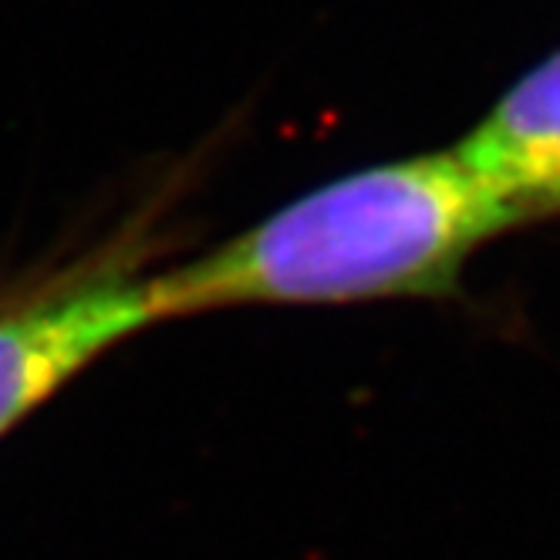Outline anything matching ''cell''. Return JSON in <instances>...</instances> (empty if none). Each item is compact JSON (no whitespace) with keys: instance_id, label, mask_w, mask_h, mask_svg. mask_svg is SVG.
<instances>
[{"instance_id":"cell-1","label":"cell","mask_w":560,"mask_h":560,"mask_svg":"<svg viewBox=\"0 0 560 560\" xmlns=\"http://www.w3.org/2000/svg\"><path fill=\"white\" fill-rule=\"evenodd\" d=\"M513 230L453 149L317 186L210 254L149 277L155 325L250 304L446 298L469 257Z\"/></svg>"},{"instance_id":"cell-2","label":"cell","mask_w":560,"mask_h":560,"mask_svg":"<svg viewBox=\"0 0 560 560\" xmlns=\"http://www.w3.org/2000/svg\"><path fill=\"white\" fill-rule=\"evenodd\" d=\"M149 236L118 230L105 244L0 288V439L95 365L155 325Z\"/></svg>"},{"instance_id":"cell-3","label":"cell","mask_w":560,"mask_h":560,"mask_svg":"<svg viewBox=\"0 0 560 560\" xmlns=\"http://www.w3.org/2000/svg\"><path fill=\"white\" fill-rule=\"evenodd\" d=\"M453 152L513 226L560 220V51L520 78Z\"/></svg>"}]
</instances>
